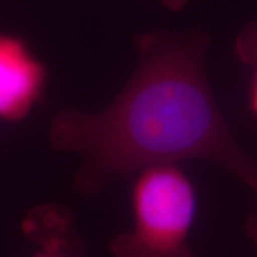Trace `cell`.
<instances>
[{
  "mask_svg": "<svg viewBox=\"0 0 257 257\" xmlns=\"http://www.w3.org/2000/svg\"><path fill=\"white\" fill-rule=\"evenodd\" d=\"M236 57L243 63L253 67V77L250 82L248 106L257 117V19L247 23L239 33L234 43Z\"/></svg>",
  "mask_w": 257,
  "mask_h": 257,
  "instance_id": "cell-5",
  "label": "cell"
},
{
  "mask_svg": "<svg viewBox=\"0 0 257 257\" xmlns=\"http://www.w3.org/2000/svg\"><path fill=\"white\" fill-rule=\"evenodd\" d=\"M190 0H160V3L167 8L169 10H173V12H179L182 10L189 3Z\"/></svg>",
  "mask_w": 257,
  "mask_h": 257,
  "instance_id": "cell-7",
  "label": "cell"
},
{
  "mask_svg": "<svg viewBox=\"0 0 257 257\" xmlns=\"http://www.w3.org/2000/svg\"><path fill=\"white\" fill-rule=\"evenodd\" d=\"M47 70L20 37L0 32V120L25 119L45 93Z\"/></svg>",
  "mask_w": 257,
  "mask_h": 257,
  "instance_id": "cell-3",
  "label": "cell"
},
{
  "mask_svg": "<svg viewBox=\"0 0 257 257\" xmlns=\"http://www.w3.org/2000/svg\"><path fill=\"white\" fill-rule=\"evenodd\" d=\"M253 194H254V197H256V203H257V190H254ZM247 233H248V236L254 240V243L257 244V209L253 211V213H251V216L248 217Z\"/></svg>",
  "mask_w": 257,
  "mask_h": 257,
  "instance_id": "cell-6",
  "label": "cell"
},
{
  "mask_svg": "<svg viewBox=\"0 0 257 257\" xmlns=\"http://www.w3.org/2000/svg\"><path fill=\"white\" fill-rule=\"evenodd\" d=\"M130 199L133 226L111 240V257H197L189 243L196 190L180 165L139 170Z\"/></svg>",
  "mask_w": 257,
  "mask_h": 257,
  "instance_id": "cell-2",
  "label": "cell"
},
{
  "mask_svg": "<svg viewBox=\"0 0 257 257\" xmlns=\"http://www.w3.org/2000/svg\"><path fill=\"white\" fill-rule=\"evenodd\" d=\"M22 230L36 250L30 257H84V243L74 214L66 206L47 203L33 207Z\"/></svg>",
  "mask_w": 257,
  "mask_h": 257,
  "instance_id": "cell-4",
  "label": "cell"
},
{
  "mask_svg": "<svg viewBox=\"0 0 257 257\" xmlns=\"http://www.w3.org/2000/svg\"><path fill=\"white\" fill-rule=\"evenodd\" d=\"M135 46L132 76L106 107L66 109L50 121V146L80 160L76 192L93 197L120 176L184 160L216 163L257 190V160L231 133L211 89L207 35L152 32Z\"/></svg>",
  "mask_w": 257,
  "mask_h": 257,
  "instance_id": "cell-1",
  "label": "cell"
}]
</instances>
